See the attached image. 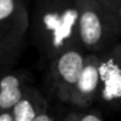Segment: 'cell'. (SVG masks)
<instances>
[{
	"mask_svg": "<svg viewBox=\"0 0 121 121\" xmlns=\"http://www.w3.org/2000/svg\"><path fill=\"white\" fill-rule=\"evenodd\" d=\"M78 17L77 0H35L30 29L46 59L51 61L69 48L81 47Z\"/></svg>",
	"mask_w": 121,
	"mask_h": 121,
	"instance_id": "6da1fadb",
	"label": "cell"
},
{
	"mask_svg": "<svg viewBox=\"0 0 121 121\" xmlns=\"http://www.w3.org/2000/svg\"><path fill=\"white\" fill-rule=\"evenodd\" d=\"M79 43L87 53H103L118 43V25L113 12L96 0H77Z\"/></svg>",
	"mask_w": 121,
	"mask_h": 121,
	"instance_id": "7a4b0ae2",
	"label": "cell"
},
{
	"mask_svg": "<svg viewBox=\"0 0 121 121\" xmlns=\"http://www.w3.org/2000/svg\"><path fill=\"white\" fill-rule=\"evenodd\" d=\"M86 52L82 47H74L61 52L51 60L50 79L56 98L69 103L73 90L83 69Z\"/></svg>",
	"mask_w": 121,
	"mask_h": 121,
	"instance_id": "3957f363",
	"label": "cell"
},
{
	"mask_svg": "<svg viewBox=\"0 0 121 121\" xmlns=\"http://www.w3.org/2000/svg\"><path fill=\"white\" fill-rule=\"evenodd\" d=\"M100 90L98 102L121 107V42L100 53Z\"/></svg>",
	"mask_w": 121,
	"mask_h": 121,
	"instance_id": "277c9868",
	"label": "cell"
},
{
	"mask_svg": "<svg viewBox=\"0 0 121 121\" xmlns=\"http://www.w3.org/2000/svg\"><path fill=\"white\" fill-rule=\"evenodd\" d=\"M100 56L87 53L85 56L83 69L73 90L69 104L78 108H86L98 100L100 90Z\"/></svg>",
	"mask_w": 121,
	"mask_h": 121,
	"instance_id": "5b68a950",
	"label": "cell"
},
{
	"mask_svg": "<svg viewBox=\"0 0 121 121\" xmlns=\"http://www.w3.org/2000/svg\"><path fill=\"white\" fill-rule=\"evenodd\" d=\"M0 29L25 38L30 29L26 0H0Z\"/></svg>",
	"mask_w": 121,
	"mask_h": 121,
	"instance_id": "8992f818",
	"label": "cell"
},
{
	"mask_svg": "<svg viewBox=\"0 0 121 121\" xmlns=\"http://www.w3.org/2000/svg\"><path fill=\"white\" fill-rule=\"evenodd\" d=\"M29 85L26 83L25 73L5 72L0 76V113L11 112L21 100L25 90Z\"/></svg>",
	"mask_w": 121,
	"mask_h": 121,
	"instance_id": "52a82bcc",
	"label": "cell"
},
{
	"mask_svg": "<svg viewBox=\"0 0 121 121\" xmlns=\"http://www.w3.org/2000/svg\"><path fill=\"white\" fill-rule=\"evenodd\" d=\"M50 111L47 99L35 87L27 86L21 100L13 108L14 121H34L40 115Z\"/></svg>",
	"mask_w": 121,
	"mask_h": 121,
	"instance_id": "ba28073f",
	"label": "cell"
},
{
	"mask_svg": "<svg viewBox=\"0 0 121 121\" xmlns=\"http://www.w3.org/2000/svg\"><path fill=\"white\" fill-rule=\"evenodd\" d=\"M25 38L0 29V69L11 65L20 55Z\"/></svg>",
	"mask_w": 121,
	"mask_h": 121,
	"instance_id": "9c48e42d",
	"label": "cell"
},
{
	"mask_svg": "<svg viewBox=\"0 0 121 121\" xmlns=\"http://www.w3.org/2000/svg\"><path fill=\"white\" fill-rule=\"evenodd\" d=\"M61 121H104V120L95 112L73 111V112L68 113Z\"/></svg>",
	"mask_w": 121,
	"mask_h": 121,
	"instance_id": "30bf717a",
	"label": "cell"
},
{
	"mask_svg": "<svg viewBox=\"0 0 121 121\" xmlns=\"http://www.w3.org/2000/svg\"><path fill=\"white\" fill-rule=\"evenodd\" d=\"M98 3H100L104 8H107L108 11L116 13L117 8L121 5V0H96Z\"/></svg>",
	"mask_w": 121,
	"mask_h": 121,
	"instance_id": "8fae6325",
	"label": "cell"
},
{
	"mask_svg": "<svg viewBox=\"0 0 121 121\" xmlns=\"http://www.w3.org/2000/svg\"><path fill=\"white\" fill-rule=\"evenodd\" d=\"M34 121H53V116L51 115L50 111H47L46 113H43V115L39 116V117H37Z\"/></svg>",
	"mask_w": 121,
	"mask_h": 121,
	"instance_id": "7c38bea8",
	"label": "cell"
},
{
	"mask_svg": "<svg viewBox=\"0 0 121 121\" xmlns=\"http://www.w3.org/2000/svg\"><path fill=\"white\" fill-rule=\"evenodd\" d=\"M116 18H117V25H118V40L121 42V5L116 11Z\"/></svg>",
	"mask_w": 121,
	"mask_h": 121,
	"instance_id": "4fadbf2b",
	"label": "cell"
},
{
	"mask_svg": "<svg viewBox=\"0 0 121 121\" xmlns=\"http://www.w3.org/2000/svg\"><path fill=\"white\" fill-rule=\"evenodd\" d=\"M0 121H14L12 111H11V112H3V113H0Z\"/></svg>",
	"mask_w": 121,
	"mask_h": 121,
	"instance_id": "5bb4252c",
	"label": "cell"
}]
</instances>
